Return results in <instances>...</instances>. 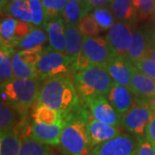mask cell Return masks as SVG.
<instances>
[{
  "label": "cell",
  "instance_id": "6da1fadb",
  "mask_svg": "<svg viewBox=\"0 0 155 155\" xmlns=\"http://www.w3.org/2000/svg\"><path fill=\"white\" fill-rule=\"evenodd\" d=\"M76 86L69 75L45 78L41 84L36 104H43L60 112L63 118L76 109L79 101Z\"/></svg>",
  "mask_w": 155,
  "mask_h": 155
},
{
  "label": "cell",
  "instance_id": "7a4b0ae2",
  "mask_svg": "<svg viewBox=\"0 0 155 155\" xmlns=\"http://www.w3.org/2000/svg\"><path fill=\"white\" fill-rule=\"evenodd\" d=\"M87 111L77 110L64 117L61 148L65 155H89L91 150L87 132Z\"/></svg>",
  "mask_w": 155,
  "mask_h": 155
},
{
  "label": "cell",
  "instance_id": "3957f363",
  "mask_svg": "<svg viewBox=\"0 0 155 155\" xmlns=\"http://www.w3.org/2000/svg\"><path fill=\"white\" fill-rule=\"evenodd\" d=\"M40 87L38 78H15L1 87V101L25 112L36 104Z\"/></svg>",
  "mask_w": 155,
  "mask_h": 155
},
{
  "label": "cell",
  "instance_id": "277c9868",
  "mask_svg": "<svg viewBox=\"0 0 155 155\" xmlns=\"http://www.w3.org/2000/svg\"><path fill=\"white\" fill-rule=\"evenodd\" d=\"M78 93L82 98L97 95L107 96L115 81L105 67L91 66L78 71L74 76Z\"/></svg>",
  "mask_w": 155,
  "mask_h": 155
},
{
  "label": "cell",
  "instance_id": "5b68a950",
  "mask_svg": "<svg viewBox=\"0 0 155 155\" xmlns=\"http://www.w3.org/2000/svg\"><path fill=\"white\" fill-rule=\"evenodd\" d=\"M76 61L66 53L59 52L48 48L43 50L38 62L40 79L58 75H68L70 72L76 71Z\"/></svg>",
  "mask_w": 155,
  "mask_h": 155
},
{
  "label": "cell",
  "instance_id": "8992f818",
  "mask_svg": "<svg viewBox=\"0 0 155 155\" xmlns=\"http://www.w3.org/2000/svg\"><path fill=\"white\" fill-rule=\"evenodd\" d=\"M153 113L147 102L136 100L133 107L121 116L120 126L137 137L143 136Z\"/></svg>",
  "mask_w": 155,
  "mask_h": 155
},
{
  "label": "cell",
  "instance_id": "52a82bcc",
  "mask_svg": "<svg viewBox=\"0 0 155 155\" xmlns=\"http://www.w3.org/2000/svg\"><path fill=\"white\" fill-rule=\"evenodd\" d=\"M137 145L138 137L136 135L119 134L93 147L91 155H136Z\"/></svg>",
  "mask_w": 155,
  "mask_h": 155
},
{
  "label": "cell",
  "instance_id": "ba28073f",
  "mask_svg": "<svg viewBox=\"0 0 155 155\" xmlns=\"http://www.w3.org/2000/svg\"><path fill=\"white\" fill-rule=\"evenodd\" d=\"M83 53L92 66L106 67L117 54L106 38L83 36Z\"/></svg>",
  "mask_w": 155,
  "mask_h": 155
},
{
  "label": "cell",
  "instance_id": "9c48e42d",
  "mask_svg": "<svg viewBox=\"0 0 155 155\" xmlns=\"http://www.w3.org/2000/svg\"><path fill=\"white\" fill-rule=\"evenodd\" d=\"M43 51L41 50H19L12 58L15 78H40L37 65Z\"/></svg>",
  "mask_w": 155,
  "mask_h": 155
},
{
  "label": "cell",
  "instance_id": "30bf717a",
  "mask_svg": "<svg viewBox=\"0 0 155 155\" xmlns=\"http://www.w3.org/2000/svg\"><path fill=\"white\" fill-rule=\"evenodd\" d=\"M104 95H97L84 98L93 118L115 127L121 125V116L116 112Z\"/></svg>",
  "mask_w": 155,
  "mask_h": 155
},
{
  "label": "cell",
  "instance_id": "8fae6325",
  "mask_svg": "<svg viewBox=\"0 0 155 155\" xmlns=\"http://www.w3.org/2000/svg\"><path fill=\"white\" fill-rule=\"evenodd\" d=\"M106 39L117 55L126 56L133 40L131 25L123 21L115 22L109 29Z\"/></svg>",
  "mask_w": 155,
  "mask_h": 155
},
{
  "label": "cell",
  "instance_id": "7c38bea8",
  "mask_svg": "<svg viewBox=\"0 0 155 155\" xmlns=\"http://www.w3.org/2000/svg\"><path fill=\"white\" fill-rule=\"evenodd\" d=\"M134 67L126 56L116 55L107 64L105 68L115 83L129 87Z\"/></svg>",
  "mask_w": 155,
  "mask_h": 155
},
{
  "label": "cell",
  "instance_id": "4fadbf2b",
  "mask_svg": "<svg viewBox=\"0 0 155 155\" xmlns=\"http://www.w3.org/2000/svg\"><path fill=\"white\" fill-rule=\"evenodd\" d=\"M87 132L91 149L96 146L116 137L120 134L117 127L107 124L105 122L88 117Z\"/></svg>",
  "mask_w": 155,
  "mask_h": 155
},
{
  "label": "cell",
  "instance_id": "5bb4252c",
  "mask_svg": "<svg viewBox=\"0 0 155 155\" xmlns=\"http://www.w3.org/2000/svg\"><path fill=\"white\" fill-rule=\"evenodd\" d=\"M106 97L120 116L129 110L136 101L135 96L129 87L122 86L116 83L114 84Z\"/></svg>",
  "mask_w": 155,
  "mask_h": 155
},
{
  "label": "cell",
  "instance_id": "9a60e30c",
  "mask_svg": "<svg viewBox=\"0 0 155 155\" xmlns=\"http://www.w3.org/2000/svg\"><path fill=\"white\" fill-rule=\"evenodd\" d=\"M129 89L132 91L137 101L147 102L148 98L155 93V80L134 67Z\"/></svg>",
  "mask_w": 155,
  "mask_h": 155
},
{
  "label": "cell",
  "instance_id": "2e32d148",
  "mask_svg": "<svg viewBox=\"0 0 155 155\" xmlns=\"http://www.w3.org/2000/svg\"><path fill=\"white\" fill-rule=\"evenodd\" d=\"M44 27L48 34L50 48L59 52L66 53V23L63 17L48 20L46 22Z\"/></svg>",
  "mask_w": 155,
  "mask_h": 155
},
{
  "label": "cell",
  "instance_id": "e0dca14e",
  "mask_svg": "<svg viewBox=\"0 0 155 155\" xmlns=\"http://www.w3.org/2000/svg\"><path fill=\"white\" fill-rule=\"evenodd\" d=\"M63 125L45 124L35 122L32 126L30 136L37 141L46 145H59Z\"/></svg>",
  "mask_w": 155,
  "mask_h": 155
},
{
  "label": "cell",
  "instance_id": "ac0fdd59",
  "mask_svg": "<svg viewBox=\"0 0 155 155\" xmlns=\"http://www.w3.org/2000/svg\"><path fill=\"white\" fill-rule=\"evenodd\" d=\"M24 111L19 110L9 103L1 101L0 104V129L1 132L15 129L25 122Z\"/></svg>",
  "mask_w": 155,
  "mask_h": 155
},
{
  "label": "cell",
  "instance_id": "d6986e66",
  "mask_svg": "<svg viewBox=\"0 0 155 155\" xmlns=\"http://www.w3.org/2000/svg\"><path fill=\"white\" fill-rule=\"evenodd\" d=\"M92 8L87 0H68L62 13V17L67 25H78Z\"/></svg>",
  "mask_w": 155,
  "mask_h": 155
},
{
  "label": "cell",
  "instance_id": "ffe728a7",
  "mask_svg": "<svg viewBox=\"0 0 155 155\" xmlns=\"http://www.w3.org/2000/svg\"><path fill=\"white\" fill-rule=\"evenodd\" d=\"M66 53L75 61L83 52V35L78 25L66 24Z\"/></svg>",
  "mask_w": 155,
  "mask_h": 155
},
{
  "label": "cell",
  "instance_id": "44dd1931",
  "mask_svg": "<svg viewBox=\"0 0 155 155\" xmlns=\"http://www.w3.org/2000/svg\"><path fill=\"white\" fill-rule=\"evenodd\" d=\"M15 48L1 44L0 50V82L1 87L15 78L13 72L12 58L15 54Z\"/></svg>",
  "mask_w": 155,
  "mask_h": 155
},
{
  "label": "cell",
  "instance_id": "7402d4cb",
  "mask_svg": "<svg viewBox=\"0 0 155 155\" xmlns=\"http://www.w3.org/2000/svg\"><path fill=\"white\" fill-rule=\"evenodd\" d=\"M148 48L147 35L142 30L133 31V40L132 43L127 51L126 57L133 64L137 62L145 56H147Z\"/></svg>",
  "mask_w": 155,
  "mask_h": 155
},
{
  "label": "cell",
  "instance_id": "603a6c76",
  "mask_svg": "<svg viewBox=\"0 0 155 155\" xmlns=\"http://www.w3.org/2000/svg\"><path fill=\"white\" fill-rule=\"evenodd\" d=\"M48 40L46 29L40 28H32L31 31L20 40L17 48L20 50H41Z\"/></svg>",
  "mask_w": 155,
  "mask_h": 155
},
{
  "label": "cell",
  "instance_id": "cb8c5ba5",
  "mask_svg": "<svg viewBox=\"0 0 155 155\" xmlns=\"http://www.w3.org/2000/svg\"><path fill=\"white\" fill-rule=\"evenodd\" d=\"M22 139L15 129L1 132L0 155H19Z\"/></svg>",
  "mask_w": 155,
  "mask_h": 155
},
{
  "label": "cell",
  "instance_id": "d4e9b609",
  "mask_svg": "<svg viewBox=\"0 0 155 155\" xmlns=\"http://www.w3.org/2000/svg\"><path fill=\"white\" fill-rule=\"evenodd\" d=\"M35 122L45 124H64V118L60 112L43 104H35L32 114Z\"/></svg>",
  "mask_w": 155,
  "mask_h": 155
},
{
  "label": "cell",
  "instance_id": "484cf974",
  "mask_svg": "<svg viewBox=\"0 0 155 155\" xmlns=\"http://www.w3.org/2000/svg\"><path fill=\"white\" fill-rule=\"evenodd\" d=\"M110 5L111 11L120 21H130L137 14L133 0H111Z\"/></svg>",
  "mask_w": 155,
  "mask_h": 155
},
{
  "label": "cell",
  "instance_id": "4316f807",
  "mask_svg": "<svg viewBox=\"0 0 155 155\" xmlns=\"http://www.w3.org/2000/svg\"><path fill=\"white\" fill-rule=\"evenodd\" d=\"M5 9L11 17L32 24L28 0H12L8 3Z\"/></svg>",
  "mask_w": 155,
  "mask_h": 155
},
{
  "label": "cell",
  "instance_id": "83f0119b",
  "mask_svg": "<svg viewBox=\"0 0 155 155\" xmlns=\"http://www.w3.org/2000/svg\"><path fill=\"white\" fill-rule=\"evenodd\" d=\"M18 19L9 17L2 20L0 25L1 44L5 45L11 48L17 46L16 40V28Z\"/></svg>",
  "mask_w": 155,
  "mask_h": 155
},
{
  "label": "cell",
  "instance_id": "f1b7e54d",
  "mask_svg": "<svg viewBox=\"0 0 155 155\" xmlns=\"http://www.w3.org/2000/svg\"><path fill=\"white\" fill-rule=\"evenodd\" d=\"M49 147L31 136L22 139L19 155H49Z\"/></svg>",
  "mask_w": 155,
  "mask_h": 155
},
{
  "label": "cell",
  "instance_id": "f546056e",
  "mask_svg": "<svg viewBox=\"0 0 155 155\" xmlns=\"http://www.w3.org/2000/svg\"><path fill=\"white\" fill-rule=\"evenodd\" d=\"M91 16L99 26V28L103 30H109L115 23V15L112 11L105 7L95 8V10L91 13Z\"/></svg>",
  "mask_w": 155,
  "mask_h": 155
},
{
  "label": "cell",
  "instance_id": "4dcf8cb0",
  "mask_svg": "<svg viewBox=\"0 0 155 155\" xmlns=\"http://www.w3.org/2000/svg\"><path fill=\"white\" fill-rule=\"evenodd\" d=\"M41 2L46 16V22H48V20L62 16L68 0H41Z\"/></svg>",
  "mask_w": 155,
  "mask_h": 155
},
{
  "label": "cell",
  "instance_id": "1f68e13d",
  "mask_svg": "<svg viewBox=\"0 0 155 155\" xmlns=\"http://www.w3.org/2000/svg\"><path fill=\"white\" fill-rule=\"evenodd\" d=\"M78 27L83 36L97 37L100 31L99 26L91 15H86L78 23Z\"/></svg>",
  "mask_w": 155,
  "mask_h": 155
},
{
  "label": "cell",
  "instance_id": "d6a6232c",
  "mask_svg": "<svg viewBox=\"0 0 155 155\" xmlns=\"http://www.w3.org/2000/svg\"><path fill=\"white\" fill-rule=\"evenodd\" d=\"M28 3L31 11L32 24L36 27L44 26L46 16L41 0H28Z\"/></svg>",
  "mask_w": 155,
  "mask_h": 155
},
{
  "label": "cell",
  "instance_id": "836d02e7",
  "mask_svg": "<svg viewBox=\"0 0 155 155\" xmlns=\"http://www.w3.org/2000/svg\"><path fill=\"white\" fill-rule=\"evenodd\" d=\"M133 2L141 19H147L155 13V0H133Z\"/></svg>",
  "mask_w": 155,
  "mask_h": 155
},
{
  "label": "cell",
  "instance_id": "e575fe53",
  "mask_svg": "<svg viewBox=\"0 0 155 155\" xmlns=\"http://www.w3.org/2000/svg\"><path fill=\"white\" fill-rule=\"evenodd\" d=\"M134 65L140 72L155 80V61L150 58L149 56H145L144 58L135 62Z\"/></svg>",
  "mask_w": 155,
  "mask_h": 155
},
{
  "label": "cell",
  "instance_id": "d590c367",
  "mask_svg": "<svg viewBox=\"0 0 155 155\" xmlns=\"http://www.w3.org/2000/svg\"><path fill=\"white\" fill-rule=\"evenodd\" d=\"M136 155H155V149L146 136L138 137Z\"/></svg>",
  "mask_w": 155,
  "mask_h": 155
},
{
  "label": "cell",
  "instance_id": "8d00e7d4",
  "mask_svg": "<svg viewBox=\"0 0 155 155\" xmlns=\"http://www.w3.org/2000/svg\"><path fill=\"white\" fill-rule=\"evenodd\" d=\"M145 136L155 149V112L146 127Z\"/></svg>",
  "mask_w": 155,
  "mask_h": 155
},
{
  "label": "cell",
  "instance_id": "74e56055",
  "mask_svg": "<svg viewBox=\"0 0 155 155\" xmlns=\"http://www.w3.org/2000/svg\"><path fill=\"white\" fill-rule=\"evenodd\" d=\"M93 8L104 7L108 4H110L111 0H87Z\"/></svg>",
  "mask_w": 155,
  "mask_h": 155
},
{
  "label": "cell",
  "instance_id": "f35d334b",
  "mask_svg": "<svg viewBox=\"0 0 155 155\" xmlns=\"http://www.w3.org/2000/svg\"><path fill=\"white\" fill-rule=\"evenodd\" d=\"M148 40V39H147ZM147 55H148L150 58H152L153 61H155V46L151 44L148 42V48H147Z\"/></svg>",
  "mask_w": 155,
  "mask_h": 155
},
{
  "label": "cell",
  "instance_id": "ab89813d",
  "mask_svg": "<svg viewBox=\"0 0 155 155\" xmlns=\"http://www.w3.org/2000/svg\"><path fill=\"white\" fill-rule=\"evenodd\" d=\"M147 104H149L150 108L152 109V110L155 112V93L151 97L148 98L147 100Z\"/></svg>",
  "mask_w": 155,
  "mask_h": 155
},
{
  "label": "cell",
  "instance_id": "60d3db41",
  "mask_svg": "<svg viewBox=\"0 0 155 155\" xmlns=\"http://www.w3.org/2000/svg\"><path fill=\"white\" fill-rule=\"evenodd\" d=\"M147 39H148V42H149V43L155 46V34L147 35Z\"/></svg>",
  "mask_w": 155,
  "mask_h": 155
},
{
  "label": "cell",
  "instance_id": "b9f144b4",
  "mask_svg": "<svg viewBox=\"0 0 155 155\" xmlns=\"http://www.w3.org/2000/svg\"><path fill=\"white\" fill-rule=\"evenodd\" d=\"M0 4H1V9L3 10L8 5V0H0Z\"/></svg>",
  "mask_w": 155,
  "mask_h": 155
},
{
  "label": "cell",
  "instance_id": "7bdbcfd3",
  "mask_svg": "<svg viewBox=\"0 0 155 155\" xmlns=\"http://www.w3.org/2000/svg\"><path fill=\"white\" fill-rule=\"evenodd\" d=\"M49 155H56V154H54V153H49Z\"/></svg>",
  "mask_w": 155,
  "mask_h": 155
}]
</instances>
